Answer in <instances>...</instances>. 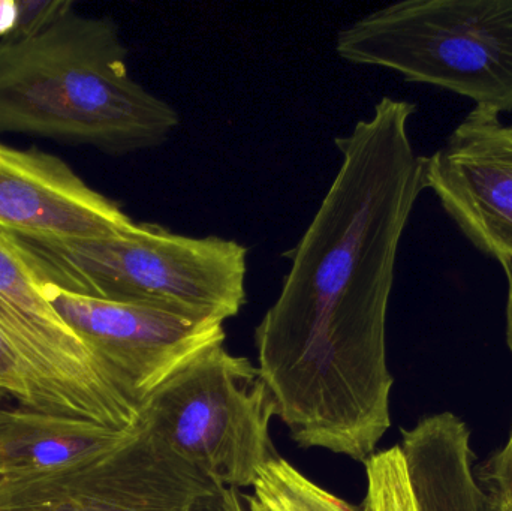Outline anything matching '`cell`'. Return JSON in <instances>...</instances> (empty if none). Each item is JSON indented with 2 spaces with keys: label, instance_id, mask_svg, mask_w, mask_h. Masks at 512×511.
<instances>
[{
  "label": "cell",
  "instance_id": "1",
  "mask_svg": "<svg viewBox=\"0 0 512 511\" xmlns=\"http://www.w3.org/2000/svg\"><path fill=\"white\" fill-rule=\"evenodd\" d=\"M417 105L382 98L336 138L342 164L255 330L276 416L301 449L366 462L391 428L387 315L400 240L426 185L408 125Z\"/></svg>",
  "mask_w": 512,
  "mask_h": 511
},
{
  "label": "cell",
  "instance_id": "2",
  "mask_svg": "<svg viewBox=\"0 0 512 511\" xmlns=\"http://www.w3.org/2000/svg\"><path fill=\"white\" fill-rule=\"evenodd\" d=\"M110 18L69 9L32 38L0 39V134L128 155L161 146L177 111L132 80Z\"/></svg>",
  "mask_w": 512,
  "mask_h": 511
},
{
  "label": "cell",
  "instance_id": "3",
  "mask_svg": "<svg viewBox=\"0 0 512 511\" xmlns=\"http://www.w3.org/2000/svg\"><path fill=\"white\" fill-rule=\"evenodd\" d=\"M2 230L38 281L69 293L221 323L246 303L248 249L234 240L146 222L99 239Z\"/></svg>",
  "mask_w": 512,
  "mask_h": 511
},
{
  "label": "cell",
  "instance_id": "4",
  "mask_svg": "<svg viewBox=\"0 0 512 511\" xmlns=\"http://www.w3.org/2000/svg\"><path fill=\"white\" fill-rule=\"evenodd\" d=\"M355 65L512 113V0H405L366 15L337 36Z\"/></svg>",
  "mask_w": 512,
  "mask_h": 511
},
{
  "label": "cell",
  "instance_id": "5",
  "mask_svg": "<svg viewBox=\"0 0 512 511\" xmlns=\"http://www.w3.org/2000/svg\"><path fill=\"white\" fill-rule=\"evenodd\" d=\"M274 416L258 366L219 344L158 387L140 405L138 422L210 482L240 492L277 456Z\"/></svg>",
  "mask_w": 512,
  "mask_h": 511
},
{
  "label": "cell",
  "instance_id": "6",
  "mask_svg": "<svg viewBox=\"0 0 512 511\" xmlns=\"http://www.w3.org/2000/svg\"><path fill=\"white\" fill-rule=\"evenodd\" d=\"M236 497L170 452L140 422L102 452L0 477V511H236Z\"/></svg>",
  "mask_w": 512,
  "mask_h": 511
},
{
  "label": "cell",
  "instance_id": "7",
  "mask_svg": "<svg viewBox=\"0 0 512 511\" xmlns=\"http://www.w3.org/2000/svg\"><path fill=\"white\" fill-rule=\"evenodd\" d=\"M0 329L29 365L50 414L134 429L140 408L42 294L35 273L0 228Z\"/></svg>",
  "mask_w": 512,
  "mask_h": 511
},
{
  "label": "cell",
  "instance_id": "8",
  "mask_svg": "<svg viewBox=\"0 0 512 511\" xmlns=\"http://www.w3.org/2000/svg\"><path fill=\"white\" fill-rule=\"evenodd\" d=\"M38 284L114 386L138 408L198 354L225 342L221 321L189 320L146 306L69 293L44 281Z\"/></svg>",
  "mask_w": 512,
  "mask_h": 511
},
{
  "label": "cell",
  "instance_id": "9",
  "mask_svg": "<svg viewBox=\"0 0 512 511\" xmlns=\"http://www.w3.org/2000/svg\"><path fill=\"white\" fill-rule=\"evenodd\" d=\"M426 185L463 236L512 270V125L475 108L426 158Z\"/></svg>",
  "mask_w": 512,
  "mask_h": 511
},
{
  "label": "cell",
  "instance_id": "10",
  "mask_svg": "<svg viewBox=\"0 0 512 511\" xmlns=\"http://www.w3.org/2000/svg\"><path fill=\"white\" fill-rule=\"evenodd\" d=\"M135 224L57 156L0 143V227L99 239L128 233Z\"/></svg>",
  "mask_w": 512,
  "mask_h": 511
},
{
  "label": "cell",
  "instance_id": "11",
  "mask_svg": "<svg viewBox=\"0 0 512 511\" xmlns=\"http://www.w3.org/2000/svg\"><path fill=\"white\" fill-rule=\"evenodd\" d=\"M418 511H490L472 473L468 426L451 413L424 417L399 444Z\"/></svg>",
  "mask_w": 512,
  "mask_h": 511
},
{
  "label": "cell",
  "instance_id": "12",
  "mask_svg": "<svg viewBox=\"0 0 512 511\" xmlns=\"http://www.w3.org/2000/svg\"><path fill=\"white\" fill-rule=\"evenodd\" d=\"M129 431L23 407L2 410L0 477L71 464L114 446Z\"/></svg>",
  "mask_w": 512,
  "mask_h": 511
},
{
  "label": "cell",
  "instance_id": "13",
  "mask_svg": "<svg viewBox=\"0 0 512 511\" xmlns=\"http://www.w3.org/2000/svg\"><path fill=\"white\" fill-rule=\"evenodd\" d=\"M236 511H363L307 479L286 459H271L249 492H237Z\"/></svg>",
  "mask_w": 512,
  "mask_h": 511
},
{
  "label": "cell",
  "instance_id": "14",
  "mask_svg": "<svg viewBox=\"0 0 512 511\" xmlns=\"http://www.w3.org/2000/svg\"><path fill=\"white\" fill-rule=\"evenodd\" d=\"M363 511H418L399 446L373 453L366 462Z\"/></svg>",
  "mask_w": 512,
  "mask_h": 511
},
{
  "label": "cell",
  "instance_id": "15",
  "mask_svg": "<svg viewBox=\"0 0 512 511\" xmlns=\"http://www.w3.org/2000/svg\"><path fill=\"white\" fill-rule=\"evenodd\" d=\"M6 395L12 396L20 407L48 413L29 365L0 329V399Z\"/></svg>",
  "mask_w": 512,
  "mask_h": 511
},
{
  "label": "cell",
  "instance_id": "16",
  "mask_svg": "<svg viewBox=\"0 0 512 511\" xmlns=\"http://www.w3.org/2000/svg\"><path fill=\"white\" fill-rule=\"evenodd\" d=\"M72 8L74 3L69 0H17V21L5 41L39 35Z\"/></svg>",
  "mask_w": 512,
  "mask_h": 511
},
{
  "label": "cell",
  "instance_id": "17",
  "mask_svg": "<svg viewBox=\"0 0 512 511\" xmlns=\"http://www.w3.org/2000/svg\"><path fill=\"white\" fill-rule=\"evenodd\" d=\"M490 511H512V429L507 444L481 470Z\"/></svg>",
  "mask_w": 512,
  "mask_h": 511
},
{
  "label": "cell",
  "instance_id": "18",
  "mask_svg": "<svg viewBox=\"0 0 512 511\" xmlns=\"http://www.w3.org/2000/svg\"><path fill=\"white\" fill-rule=\"evenodd\" d=\"M17 21V0H0V39L14 30Z\"/></svg>",
  "mask_w": 512,
  "mask_h": 511
},
{
  "label": "cell",
  "instance_id": "19",
  "mask_svg": "<svg viewBox=\"0 0 512 511\" xmlns=\"http://www.w3.org/2000/svg\"><path fill=\"white\" fill-rule=\"evenodd\" d=\"M508 297H507V344L512 354V270L507 272Z\"/></svg>",
  "mask_w": 512,
  "mask_h": 511
},
{
  "label": "cell",
  "instance_id": "20",
  "mask_svg": "<svg viewBox=\"0 0 512 511\" xmlns=\"http://www.w3.org/2000/svg\"><path fill=\"white\" fill-rule=\"evenodd\" d=\"M0 413H2V408H0Z\"/></svg>",
  "mask_w": 512,
  "mask_h": 511
}]
</instances>
